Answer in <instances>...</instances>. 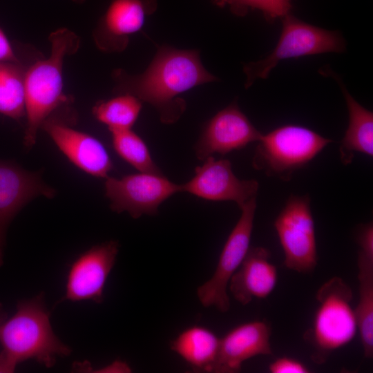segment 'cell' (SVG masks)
<instances>
[{
    "mask_svg": "<svg viewBox=\"0 0 373 373\" xmlns=\"http://www.w3.org/2000/svg\"><path fill=\"white\" fill-rule=\"evenodd\" d=\"M117 93L130 94L151 104L164 124H173L186 109L179 95L197 86L214 82L216 77L202 64L195 50L160 47L148 68L140 75L115 73Z\"/></svg>",
    "mask_w": 373,
    "mask_h": 373,
    "instance_id": "6da1fadb",
    "label": "cell"
},
{
    "mask_svg": "<svg viewBox=\"0 0 373 373\" xmlns=\"http://www.w3.org/2000/svg\"><path fill=\"white\" fill-rule=\"evenodd\" d=\"M0 372H12L28 360L51 367L57 357L71 353L52 329L44 293L18 301L15 314L0 325Z\"/></svg>",
    "mask_w": 373,
    "mask_h": 373,
    "instance_id": "7a4b0ae2",
    "label": "cell"
},
{
    "mask_svg": "<svg viewBox=\"0 0 373 373\" xmlns=\"http://www.w3.org/2000/svg\"><path fill=\"white\" fill-rule=\"evenodd\" d=\"M48 58L34 63L24 75L26 126L23 144L31 149L42 124L64 102L62 68L64 58L77 51L79 37L71 30L60 28L49 37Z\"/></svg>",
    "mask_w": 373,
    "mask_h": 373,
    "instance_id": "3957f363",
    "label": "cell"
},
{
    "mask_svg": "<svg viewBox=\"0 0 373 373\" xmlns=\"http://www.w3.org/2000/svg\"><path fill=\"white\" fill-rule=\"evenodd\" d=\"M257 142L252 166L288 182L332 140L307 127L287 124L262 133Z\"/></svg>",
    "mask_w": 373,
    "mask_h": 373,
    "instance_id": "277c9868",
    "label": "cell"
},
{
    "mask_svg": "<svg viewBox=\"0 0 373 373\" xmlns=\"http://www.w3.org/2000/svg\"><path fill=\"white\" fill-rule=\"evenodd\" d=\"M318 306L313 325L305 338L315 349L313 361L321 363L333 351L348 344L358 329L355 310L351 305L352 291L339 277H333L318 290Z\"/></svg>",
    "mask_w": 373,
    "mask_h": 373,
    "instance_id": "5b68a950",
    "label": "cell"
},
{
    "mask_svg": "<svg viewBox=\"0 0 373 373\" xmlns=\"http://www.w3.org/2000/svg\"><path fill=\"white\" fill-rule=\"evenodd\" d=\"M345 50V41L339 32L312 26L287 14L283 17L280 35L273 50L265 58L244 66L245 86L266 79L282 60Z\"/></svg>",
    "mask_w": 373,
    "mask_h": 373,
    "instance_id": "8992f818",
    "label": "cell"
},
{
    "mask_svg": "<svg viewBox=\"0 0 373 373\" xmlns=\"http://www.w3.org/2000/svg\"><path fill=\"white\" fill-rule=\"evenodd\" d=\"M310 197L291 195L274 226L284 252L285 266L299 273L314 270L318 261Z\"/></svg>",
    "mask_w": 373,
    "mask_h": 373,
    "instance_id": "52a82bcc",
    "label": "cell"
},
{
    "mask_svg": "<svg viewBox=\"0 0 373 373\" xmlns=\"http://www.w3.org/2000/svg\"><path fill=\"white\" fill-rule=\"evenodd\" d=\"M240 209V217L222 248L213 274L197 289L198 299L204 307H215L221 312H227L230 308L228 284L250 247L256 197L248 200Z\"/></svg>",
    "mask_w": 373,
    "mask_h": 373,
    "instance_id": "ba28073f",
    "label": "cell"
},
{
    "mask_svg": "<svg viewBox=\"0 0 373 373\" xmlns=\"http://www.w3.org/2000/svg\"><path fill=\"white\" fill-rule=\"evenodd\" d=\"M104 188L111 209L117 213L126 211L134 219L157 214L163 202L180 192V184L162 174L142 172L120 178L108 175Z\"/></svg>",
    "mask_w": 373,
    "mask_h": 373,
    "instance_id": "9c48e42d",
    "label": "cell"
},
{
    "mask_svg": "<svg viewBox=\"0 0 373 373\" xmlns=\"http://www.w3.org/2000/svg\"><path fill=\"white\" fill-rule=\"evenodd\" d=\"M119 251V243L108 240L95 245L77 256L70 264L64 296L58 301H93L101 303L108 276Z\"/></svg>",
    "mask_w": 373,
    "mask_h": 373,
    "instance_id": "30bf717a",
    "label": "cell"
},
{
    "mask_svg": "<svg viewBox=\"0 0 373 373\" xmlns=\"http://www.w3.org/2000/svg\"><path fill=\"white\" fill-rule=\"evenodd\" d=\"M55 193L42 180L40 171H30L12 160L0 159V267L7 230L13 218L35 198H52Z\"/></svg>",
    "mask_w": 373,
    "mask_h": 373,
    "instance_id": "8fae6325",
    "label": "cell"
},
{
    "mask_svg": "<svg viewBox=\"0 0 373 373\" xmlns=\"http://www.w3.org/2000/svg\"><path fill=\"white\" fill-rule=\"evenodd\" d=\"M195 169L194 176L180 184V192L212 201H233L239 207L256 197L259 183L256 180H240L233 173L226 159L206 158Z\"/></svg>",
    "mask_w": 373,
    "mask_h": 373,
    "instance_id": "7c38bea8",
    "label": "cell"
},
{
    "mask_svg": "<svg viewBox=\"0 0 373 373\" xmlns=\"http://www.w3.org/2000/svg\"><path fill=\"white\" fill-rule=\"evenodd\" d=\"M262 133L233 102L218 111L205 125L194 150L197 158L204 160L218 153L225 155L257 142Z\"/></svg>",
    "mask_w": 373,
    "mask_h": 373,
    "instance_id": "4fadbf2b",
    "label": "cell"
},
{
    "mask_svg": "<svg viewBox=\"0 0 373 373\" xmlns=\"http://www.w3.org/2000/svg\"><path fill=\"white\" fill-rule=\"evenodd\" d=\"M41 128L79 169L95 177L106 178L108 176L113 167V162L99 140L52 117L45 120Z\"/></svg>",
    "mask_w": 373,
    "mask_h": 373,
    "instance_id": "5bb4252c",
    "label": "cell"
},
{
    "mask_svg": "<svg viewBox=\"0 0 373 373\" xmlns=\"http://www.w3.org/2000/svg\"><path fill=\"white\" fill-rule=\"evenodd\" d=\"M271 327L265 321H255L238 325L222 338L211 372L235 373L242 363L254 356L272 354Z\"/></svg>",
    "mask_w": 373,
    "mask_h": 373,
    "instance_id": "9a60e30c",
    "label": "cell"
},
{
    "mask_svg": "<svg viewBox=\"0 0 373 373\" xmlns=\"http://www.w3.org/2000/svg\"><path fill=\"white\" fill-rule=\"evenodd\" d=\"M152 8L153 0H113L97 28L98 46L106 51L123 50L128 37L142 28Z\"/></svg>",
    "mask_w": 373,
    "mask_h": 373,
    "instance_id": "2e32d148",
    "label": "cell"
},
{
    "mask_svg": "<svg viewBox=\"0 0 373 373\" xmlns=\"http://www.w3.org/2000/svg\"><path fill=\"white\" fill-rule=\"evenodd\" d=\"M269 258L270 252L267 249L249 247L228 284L231 294L240 304L247 305L254 298H265L274 289L278 273Z\"/></svg>",
    "mask_w": 373,
    "mask_h": 373,
    "instance_id": "e0dca14e",
    "label": "cell"
},
{
    "mask_svg": "<svg viewBox=\"0 0 373 373\" xmlns=\"http://www.w3.org/2000/svg\"><path fill=\"white\" fill-rule=\"evenodd\" d=\"M358 255V303L354 309L364 356L373 355V224H361L356 234Z\"/></svg>",
    "mask_w": 373,
    "mask_h": 373,
    "instance_id": "ac0fdd59",
    "label": "cell"
},
{
    "mask_svg": "<svg viewBox=\"0 0 373 373\" xmlns=\"http://www.w3.org/2000/svg\"><path fill=\"white\" fill-rule=\"evenodd\" d=\"M338 83L348 111V126L341 142L340 157L344 165L350 164L355 153L373 156V113L361 106L347 91L341 79L331 71Z\"/></svg>",
    "mask_w": 373,
    "mask_h": 373,
    "instance_id": "d6986e66",
    "label": "cell"
},
{
    "mask_svg": "<svg viewBox=\"0 0 373 373\" xmlns=\"http://www.w3.org/2000/svg\"><path fill=\"white\" fill-rule=\"evenodd\" d=\"M219 344L220 338L212 331L195 325L180 332L171 341L170 347L193 370L211 372Z\"/></svg>",
    "mask_w": 373,
    "mask_h": 373,
    "instance_id": "ffe728a7",
    "label": "cell"
},
{
    "mask_svg": "<svg viewBox=\"0 0 373 373\" xmlns=\"http://www.w3.org/2000/svg\"><path fill=\"white\" fill-rule=\"evenodd\" d=\"M24 75L19 63L0 61V114L15 120L25 116Z\"/></svg>",
    "mask_w": 373,
    "mask_h": 373,
    "instance_id": "44dd1931",
    "label": "cell"
},
{
    "mask_svg": "<svg viewBox=\"0 0 373 373\" xmlns=\"http://www.w3.org/2000/svg\"><path fill=\"white\" fill-rule=\"evenodd\" d=\"M142 101L130 94L119 95L98 102L93 109L95 118L111 132L131 129L142 109Z\"/></svg>",
    "mask_w": 373,
    "mask_h": 373,
    "instance_id": "7402d4cb",
    "label": "cell"
},
{
    "mask_svg": "<svg viewBox=\"0 0 373 373\" xmlns=\"http://www.w3.org/2000/svg\"><path fill=\"white\" fill-rule=\"evenodd\" d=\"M111 133L113 148L124 160L139 172L162 174L144 141L131 128Z\"/></svg>",
    "mask_w": 373,
    "mask_h": 373,
    "instance_id": "603a6c76",
    "label": "cell"
},
{
    "mask_svg": "<svg viewBox=\"0 0 373 373\" xmlns=\"http://www.w3.org/2000/svg\"><path fill=\"white\" fill-rule=\"evenodd\" d=\"M220 6H228L238 15L245 14L249 9L261 10L270 21L283 17L291 8V0H214Z\"/></svg>",
    "mask_w": 373,
    "mask_h": 373,
    "instance_id": "cb8c5ba5",
    "label": "cell"
},
{
    "mask_svg": "<svg viewBox=\"0 0 373 373\" xmlns=\"http://www.w3.org/2000/svg\"><path fill=\"white\" fill-rule=\"evenodd\" d=\"M271 373H307V366L298 360L290 357H281L271 362L269 365Z\"/></svg>",
    "mask_w": 373,
    "mask_h": 373,
    "instance_id": "d4e9b609",
    "label": "cell"
},
{
    "mask_svg": "<svg viewBox=\"0 0 373 373\" xmlns=\"http://www.w3.org/2000/svg\"><path fill=\"white\" fill-rule=\"evenodd\" d=\"M0 61L19 63L16 53L3 31L0 28Z\"/></svg>",
    "mask_w": 373,
    "mask_h": 373,
    "instance_id": "484cf974",
    "label": "cell"
},
{
    "mask_svg": "<svg viewBox=\"0 0 373 373\" xmlns=\"http://www.w3.org/2000/svg\"><path fill=\"white\" fill-rule=\"evenodd\" d=\"M6 318V314L2 307V305L0 304V325Z\"/></svg>",
    "mask_w": 373,
    "mask_h": 373,
    "instance_id": "4316f807",
    "label": "cell"
},
{
    "mask_svg": "<svg viewBox=\"0 0 373 373\" xmlns=\"http://www.w3.org/2000/svg\"><path fill=\"white\" fill-rule=\"evenodd\" d=\"M73 1H75V2L81 3V2L84 1V0H73Z\"/></svg>",
    "mask_w": 373,
    "mask_h": 373,
    "instance_id": "83f0119b",
    "label": "cell"
}]
</instances>
